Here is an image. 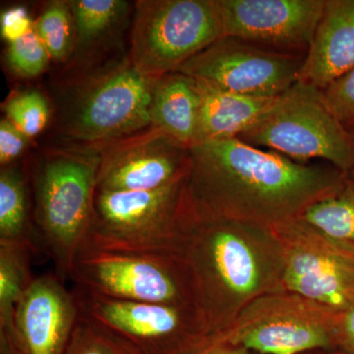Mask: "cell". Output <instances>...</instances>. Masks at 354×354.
<instances>
[{
  "mask_svg": "<svg viewBox=\"0 0 354 354\" xmlns=\"http://www.w3.org/2000/svg\"><path fill=\"white\" fill-rule=\"evenodd\" d=\"M35 31L50 59L64 62L76 46V28L68 1L55 0L46 6L35 22Z\"/></svg>",
  "mask_w": 354,
  "mask_h": 354,
  "instance_id": "cell-23",
  "label": "cell"
},
{
  "mask_svg": "<svg viewBox=\"0 0 354 354\" xmlns=\"http://www.w3.org/2000/svg\"><path fill=\"white\" fill-rule=\"evenodd\" d=\"M70 279L77 288L102 297L176 305L200 313L189 269L183 255L84 246L77 255Z\"/></svg>",
  "mask_w": 354,
  "mask_h": 354,
  "instance_id": "cell-6",
  "label": "cell"
},
{
  "mask_svg": "<svg viewBox=\"0 0 354 354\" xmlns=\"http://www.w3.org/2000/svg\"><path fill=\"white\" fill-rule=\"evenodd\" d=\"M34 28L35 22L25 7H11L1 13L0 31L2 38L9 44L23 38L32 31Z\"/></svg>",
  "mask_w": 354,
  "mask_h": 354,
  "instance_id": "cell-29",
  "label": "cell"
},
{
  "mask_svg": "<svg viewBox=\"0 0 354 354\" xmlns=\"http://www.w3.org/2000/svg\"><path fill=\"white\" fill-rule=\"evenodd\" d=\"M188 187L198 218L276 230L344 183L329 164H302L239 138L191 148Z\"/></svg>",
  "mask_w": 354,
  "mask_h": 354,
  "instance_id": "cell-1",
  "label": "cell"
},
{
  "mask_svg": "<svg viewBox=\"0 0 354 354\" xmlns=\"http://www.w3.org/2000/svg\"><path fill=\"white\" fill-rule=\"evenodd\" d=\"M99 167V150L84 147L51 153L39 174V242L64 279L70 278L92 227Z\"/></svg>",
  "mask_w": 354,
  "mask_h": 354,
  "instance_id": "cell-4",
  "label": "cell"
},
{
  "mask_svg": "<svg viewBox=\"0 0 354 354\" xmlns=\"http://www.w3.org/2000/svg\"><path fill=\"white\" fill-rule=\"evenodd\" d=\"M183 256L209 342L254 300L285 290L283 250L270 228L199 218L186 239Z\"/></svg>",
  "mask_w": 354,
  "mask_h": 354,
  "instance_id": "cell-2",
  "label": "cell"
},
{
  "mask_svg": "<svg viewBox=\"0 0 354 354\" xmlns=\"http://www.w3.org/2000/svg\"><path fill=\"white\" fill-rule=\"evenodd\" d=\"M297 218L330 236L354 243V178L348 174L337 190L310 205Z\"/></svg>",
  "mask_w": 354,
  "mask_h": 354,
  "instance_id": "cell-21",
  "label": "cell"
},
{
  "mask_svg": "<svg viewBox=\"0 0 354 354\" xmlns=\"http://www.w3.org/2000/svg\"><path fill=\"white\" fill-rule=\"evenodd\" d=\"M50 60V55L35 28L23 38L9 44L7 62L19 76L27 78L39 76L48 67Z\"/></svg>",
  "mask_w": 354,
  "mask_h": 354,
  "instance_id": "cell-26",
  "label": "cell"
},
{
  "mask_svg": "<svg viewBox=\"0 0 354 354\" xmlns=\"http://www.w3.org/2000/svg\"><path fill=\"white\" fill-rule=\"evenodd\" d=\"M304 59V55L223 37L176 72L235 94L277 97L297 82Z\"/></svg>",
  "mask_w": 354,
  "mask_h": 354,
  "instance_id": "cell-12",
  "label": "cell"
},
{
  "mask_svg": "<svg viewBox=\"0 0 354 354\" xmlns=\"http://www.w3.org/2000/svg\"><path fill=\"white\" fill-rule=\"evenodd\" d=\"M304 354H342L337 351H311V353H307Z\"/></svg>",
  "mask_w": 354,
  "mask_h": 354,
  "instance_id": "cell-32",
  "label": "cell"
},
{
  "mask_svg": "<svg viewBox=\"0 0 354 354\" xmlns=\"http://www.w3.org/2000/svg\"><path fill=\"white\" fill-rule=\"evenodd\" d=\"M283 250V288L342 311L354 306V243L295 218L272 230Z\"/></svg>",
  "mask_w": 354,
  "mask_h": 354,
  "instance_id": "cell-11",
  "label": "cell"
},
{
  "mask_svg": "<svg viewBox=\"0 0 354 354\" xmlns=\"http://www.w3.org/2000/svg\"><path fill=\"white\" fill-rule=\"evenodd\" d=\"M80 314L144 354H197L209 335L197 310L176 305L114 299L74 290Z\"/></svg>",
  "mask_w": 354,
  "mask_h": 354,
  "instance_id": "cell-10",
  "label": "cell"
},
{
  "mask_svg": "<svg viewBox=\"0 0 354 354\" xmlns=\"http://www.w3.org/2000/svg\"><path fill=\"white\" fill-rule=\"evenodd\" d=\"M135 7L128 59L144 75L176 72L223 37L216 0H139Z\"/></svg>",
  "mask_w": 354,
  "mask_h": 354,
  "instance_id": "cell-7",
  "label": "cell"
},
{
  "mask_svg": "<svg viewBox=\"0 0 354 354\" xmlns=\"http://www.w3.org/2000/svg\"><path fill=\"white\" fill-rule=\"evenodd\" d=\"M196 81L201 104L194 146L239 138L276 99L235 94L204 81Z\"/></svg>",
  "mask_w": 354,
  "mask_h": 354,
  "instance_id": "cell-17",
  "label": "cell"
},
{
  "mask_svg": "<svg viewBox=\"0 0 354 354\" xmlns=\"http://www.w3.org/2000/svg\"><path fill=\"white\" fill-rule=\"evenodd\" d=\"M6 118L29 138L44 129L50 116L48 100L37 90L12 95L4 104Z\"/></svg>",
  "mask_w": 354,
  "mask_h": 354,
  "instance_id": "cell-25",
  "label": "cell"
},
{
  "mask_svg": "<svg viewBox=\"0 0 354 354\" xmlns=\"http://www.w3.org/2000/svg\"><path fill=\"white\" fill-rule=\"evenodd\" d=\"M353 68L354 0H326L297 81L324 90Z\"/></svg>",
  "mask_w": 354,
  "mask_h": 354,
  "instance_id": "cell-16",
  "label": "cell"
},
{
  "mask_svg": "<svg viewBox=\"0 0 354 354\" xmlns=\"http://www.w3.org/2000/svg\"><path fill=\"white\" fill-rule=\"evenodd\" d=\"M197 354H252L251 351L239 344H228V342H221L214 344L208 348L203 349Z\"/></svg>",
  "mask_w": 354,
  "mask_h": 354,
  "instance_id": "cell-31",
  "label": "cell"
},
{
  "mask_svg": "<svg viewBox=\"0 0 354 354\" xmlns=\"http://www.w3.org/2000/svg\"><path fill=\"white\" fill-rule=\"evenodd\" d=\"M30 138L6 118L0 121V164L7 167L20 157Z\"/></svg>",
  "mask_w": 354,
  "mask_h": 354,
  "instance_id": "cell-28",
  "label": "cell"
},
{
  "mask_svg": "<svg viewBox=\"0 0 354 354\" xmlns=\"http://www.w3.org/2000/svg\"><path fill=\"white\" fill-rule=\"evenodd\" d=\"M323 94L335 118L346 129L354 128V68L334 81Z\"/></svg>",
  "mask_w": 354,
  "mask_h": 354,
  "instance_id": "cell-27",
  "label": "cell"
},
{
  "mask_svg": "<svg viewBox=\"0 0 354 354\" xmlns=\"http://www.w3.org/2000/svg\"><path fill=\"white\" fill-rule=\"evenodd\" d=\"M80 317L74 291L55 274L35 277L16 307L13 344L17 354H64Z\"/></svg>",
  "mask_w": 354,
  "mask_h": 354,
  "instance_id": "cell-15",
  "label": "cell"
},
{
  "mask_svg": "<svg viewBox=\"0 0 354 354\" xmlns=\"http://www.w3.org/2000/svg\"><path fill=\"white\" fill-rule=\"evenodd\" d=\"M335 351L354 354V306L339 311L335 328Z\"/></svg>",
  "mask_w": 354,
  "mask_h": 354,
  "instance_id": "cell-30",
  "label": "cell"
},
{
  "mask_svg": "<svg viewBox=\"0 0 354 354\" xmlns=\"http://www.w3.org/2000/svg\"><path fill=\"white\" fill-rule=\"evenodd\" d=\"M302 164L323 160L344 174L354 169V140L335 118L323 91L297 81L279 95L239 138Z\"/></svg>",
  "mask_w": 354,
  "mask_h": 354,
  "instance_id": "cell-5",
  "label": "cell"
},
{
  "mask_svg": "<svg viewBox=\"0 0 354 354\" xmlns=\"http://www.w3.org/2000/svg\"><path fill=\"white\" fill-rule=\"evenodd\" d=\"M157 78L140 73L129 59L100 72L74 97L65 121L67 136L97 149L150 127Z\"/></svg>",
  "mask_w": 354,
  "mask_h": 354,
  "instance_id": "cell-9",
  "label": "cell"
},
{
  "mask_svg": "<svg viewBox=\"0 0 354 354\" xmlns=\"http://www.w3.org/2000/svg\"><path fill=\"white\" fill-rule=\"evenodd\" d=\"M351 135H353V138L354 140V128L353 130H351Z\"/></svg>",
  "mask_w": 354,
  "mask_h": 354,
  "instance_id": "cell-34",
  "label": "cell"
},
{
  "mask_svg": "<svg viewBox=\"0 0 354 354\" xmlns=\"http://www.w3.org/2000/svg\"><path fill=\"white\" fill-rule=\"evenodd\" d=\"M64 354H144L111 330L80 314Z\"/></svg>",
  "mask_w": 354,
  "mask_h": 354,
  "instance_id": "cell-24",
  "label": "cell"
},
{
  "mask_svg": "<svg viewBox=\"0 0 354 354\" xmlns=\"http://www.w3.org/2000/svg\"><path fill=\"white\" fill-rule=\"evenodd\" d=\"M349 176H351V177H353V178H354V169H353V171H351V172H349Z\"/></svg>",
  "mask_w": 354,
  "mask_h": 354,
  "instance_id": "cell-33",
  "label": "cell"
},
{
  "mask_svg": "<svg viewBox=\"0 0 354 354\" xmlns=\"http://www.w3.org/2000/svg\"><path fill=\"white\" fill-rule=\"evenodd\" d=\"M97 190L158 189L188 177L191 149L153 127L97 148Z\"/></svg>",
  "mask_w": 354,
  "mask_h": 354,
  "instance_id": "cell-13",
  "label": "cell"
},
{
  "mask_svg": "<svg viewBox=\"0 0 354 354\" xmlns=\"http://www.w3.org/2000/svg\"><path fill=\"white\" fill-rule=\"evenodd\" d=\"M0 244L27 246L34 254L38 249L29 221L24 177L12 167L0 172Z\"/></svg>",
  "mask_w": 354,
  "mask_h": 354,
  "instance_id": "cell-20",
  "label": "cell"
},
{
  "mask_svg": "<svg viewBox=\"0 0 354 354\" xmlns=\"http://www.w3.org/2000/svg\"><path fill=\"white\" fill-rule=\"evenodd\" d=\"M198 220L188 177L158 189L97 190L94 221L84 246L183 255Z\"/></svg>",
  "mask_w": 354,
  "mask_h": 354,
  "instance_id": "cell-3",
  "label": "cell"
},
{
  "mask_svg": "<svg viewBox=\"0 0 354 354\" xmlns=\"http://www.w3.org/2000/svg\"><path fill=\"white\" fill-rule=\"evenodd\" d=\"M326 0H216L223 37L306 55Z\"/></svg>",
  "mask_w": 354,
  "mask_h": 354,
  "instance_id": "cell-14",
  "label": "cell"
},
{
  "mask_svg": "<svg viewBox=\"0 0 354 354\" xmlns=\"http://www.w3.org/2000/svg\"><path fill=\"white\" fill-rule=\"evenodd\" d=\"M69 2L76 28V46L80 48L99 41L118 24L127 11L121 0H71Z\"/></svg>",
  "mask_w": 354,
  "mask_h": 354,
  "instance_id": "cell-22",
  "label": "cell"
},
{
  "mask_svg": "<svg viewBox=\"0 0 354 354\" xmlns=\"http://www.w3.org/2000/svg\"><path fill=\"white\" fill-rule=\"evenodd\" d=\"M27 246L0 244V348L2 353L17 354L13 344L16 307L35 277Z\"/></svg>",
  "mask_w": 354,
  "mask_h": 354,
  "instance_id": "cell-19",
  "label": "cell"
},
{
  "mask_svg": "<svg viewBox=\"0 0 354 354\" xmlns=\"http://www.w3.org/2000/svg\"><path fill=\"white\" fill-rule=\"evenodd\" d=\"M339 311L292 291L268 293L242 310L230 328L214 337L261 354L335 351Z\"/></svg>",
  "mask_w": 354,
  "mask_h": 354,
  "instance_id": "cell-8",
  "label": "cell"
},
{
  "mask_svg": "<svg viewBox=\"0 0 354 354\" xmlns=\"http://www.w3.org/2000/svg\"><path fill=\"white\" fill-rule=\"evenodd\" d=\"M200 104L196 79L180 72L158 77L151 99V127L191 149L196 139Z\"/></svg>",
  "mask_w": 354,
  "mask_h": 354,
  "instance_id": "cell-18",
  "label": "cell"
}]
</instances>
